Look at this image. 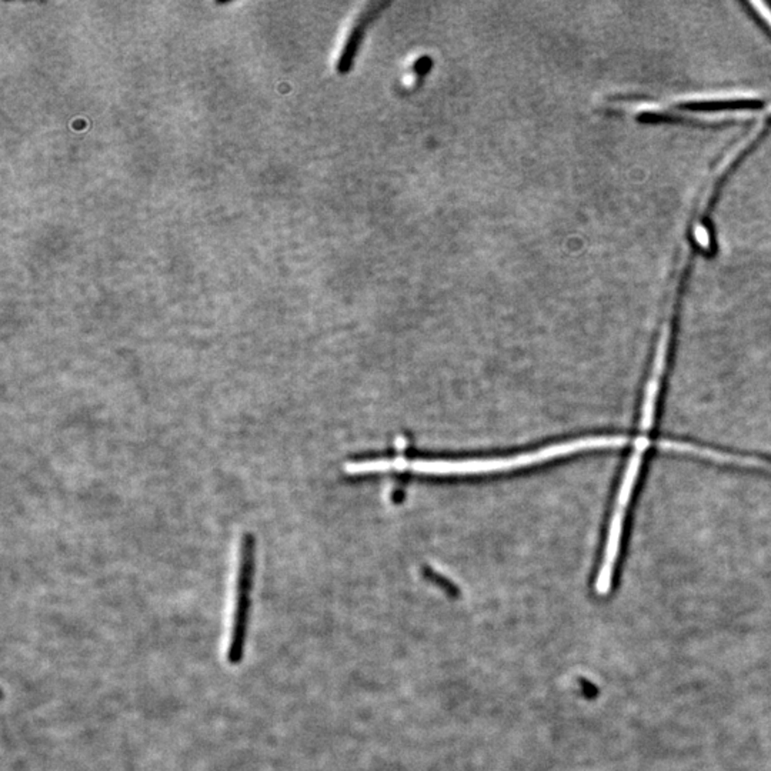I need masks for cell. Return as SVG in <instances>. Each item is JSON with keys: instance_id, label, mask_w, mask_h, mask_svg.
Returning a JSON list of instances; mask_svg holds the SVG:
<instances>
[{"instance_id": "1", "label": "cell", "mask_w": 771, "mask_h": 771, "mask_svg": "<svg viewBox=\"0 0 771 771\" xmlns=\"http://www.w3.org/2000/svg\"><path fill=\"white\" fill-rule=\"evenodd\" d=\"M627 442L622 437L597 436L585 439L557 443L553 446L544 447L539 452L517 454L498 459H471V461H406L405 457H396L393 461H367L347 463L346 473L371 474L381 471H413L432 476H452V474H485L498 471H513L520 467L533 466L554 461L557 457L569 456L585 450L623 449Z\"/></svg>"}, {"instance_id": "2", "label": "cell", "mask_w": 771, "mask_h": 771, "mask_svg": "<svg viewBox=\"0 0 771 771\" xmlns=\"http://www.w3.org/2000/svg\"><path fill=\"white\" fill-rule=\"evenodd\" d=\"M255 574H256V539L252 533H245L239 547L235 610H233L232 632H230V641L228 647V661L232 666L242 663L245 658Z\"/></svg>"}]
</instances>
